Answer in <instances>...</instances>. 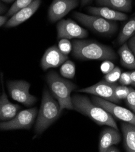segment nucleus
Returning a JSON list of instances; mask_svg holds the SVG:
<instances>
[{"instance_id": "0eeeda50", "label": "nucleus", "mask_w": 135, "mask_h": 152, "mask_svg": "<svg viewBox=\"0 0 135 152\" xmlns=\"http://www.w3.org/2000/svg\"><path fill=\"white\" fill-rule=\"evenodd\" d=\"M11 98L26 106L32 105L37 100L36 97L29 93L31 85L25 81H10L7 83Z\"/></svg>"}, {"instance_id": "2eb2a0df", "label": "nucleus", "mask_w": 135, "mask_h": 152, "mask_svg": "<svg viewBox=\"0 0 135 152\" xmlns=\"http://www.w3.org/2000/svg\"><path fill=\"white\" fill-rule=\"evenodd\" d=\"M87 10L90 13L93 15H96L110 21H124L128 18L126 13L107 7H88Z\"/></svg>"}, {"instance_id": "bb28decb", "label": "nucleus", "mask_w": 135, "mask_h": 152, "mask_svg": "<svg viewBox=\"0 0 135 152\" xmlns=\"http://www.w3.org/2000/svg\"><path fill=\"white\" fill-rule=\"evenodd\" d=\"M115 67L114 64L110 60H106L101 65L100 69L104 74H107Z\"/></svg>"}, {"instance_id": "c756f323", "label": "nucleus", "mask_w": 135, "mask_h": 152, "mask_svg": "<svg viewBox=\"0 0 135 152\" xmlns=\"http://www.w3.org/2000/svg\"><path fill=\"white\" fill-rule=\"evenodd\" d=\"M8 18L6 15H1L0 16V26L2 27L3 25L5 24L8 21Z\"/></svg>"}, {"instance_id": "ddd939ff", "label": "nucleus", "mask_w": 135, "mask_h": 152, "mask_svg": "<svg viewBox=\"0 0 135 152\" xmlns=\"http://www.w3.org/2000/svg\"><path fill=\"white\" fill-rule=\"evenodd\" d=\"M41 0H34L28 6L15 13L5 24V27L10 28L18 26L31 18L40 6Z\"/></svg>"}, {"instance_id": "9d476101", "label": "nucleus", "mask_w": 135, "mask_h": 152, "mask_svg": "<svg viewBox=\"0 0 135 152\" xmlns=\"http://www.w3.org/2000/svg\"><path fill=\"white\" fill-rule=\"evenodd\" d=\"M56 28L58 39H83L88 34L86 29L70 19L59 21L57 24Z\"/></svg>"}, {"instance_id": "6e6552de", "label": "nucleus", "mask_w": 135, "mask_h": 152, "mask_svg": "<svg viewBox=\"0 0 135 152\" xmlns=\"http://www.w3.org/2000/svg\"><path fill=\"white\" fill-rule=\"evenodd\" d=\"M91 98L95 104L107 111L113 116L124 122L135 125V113L133 112L100 97L93 96Z\"/></svg>"}, {"instance_id": "f257e3e1", "label": "nucleus", "mask_w": 135, "mask_h": 152, "mask_svg": "<svg viewBox=\"0 0 135 152\" xmlns=\"http://www.w3.org/2000/svg\"><path fill=\"white\" fill-rule=\"evenodd\" d=\"M73 56L81 60H110L117 58L113 49L103 44L91 40H74Z\"/></svg>"}, {"instance_id": "7ed1b4c3", "label": "nucleus", "mask_w": 135, "mask_h": 152, "mask_svg": "<svg viewBox=\"0 0 135 152\" xmlns=\"http://www.w3.org/2000/svg\"><path fill=\"white\" fill-rule=\"evenodd\" d=\"M61 112L58 101L52 93L45 88L35 127L36 134H40L47 129L59 118Z\"/></svg>"}, {"instance_id": "dca6fc26", "label": "nucleus", "mask_w": 135, "mask_h": 152, "mask_svg": "<svg viewBox=\"0 0 135 152\" xmlns=\"http://www.w3.org/2000/svg\"><path fill=\"white\" fill-rule=\"evenodd\" d=\"M20 109V106L10 102L3 88V93L0 98V119L6 121L13 119L17 115V112Z\"/></svg>"}, {"instance_id": "a211bd4d", "label": "nucleus", "mask_w": 135, "mask_h": 152, "mask_svg": "<svg viewBox=\"0 0 135 152\" xmlns=\"http://www.w3.org/2000/svg\"><path fill=\"white\" fill-rule=\"evenodd\" d=\"M96 2L99 6L121 12H128L132 9V0H96Z\"/></svg>"}, {"instance_id": "72a5a7b5", "label": "nucleus", "mask_w": 135, "mask_h": 152, "mask_svg": "<svg viewBox=\"0 0 135 152\" xmlns=\"http://www.w3.org/2000/svg\"><path fill=\"white\" fill-rule=\"evenodd\" d=\"M2 1H3L6 3H12V2L14 1L15 0H2Z\"/></svg>"}, {"instance_id": "cd10ccee", "label": "nucleus", "mask_w": 135, "mask_h": 152, "mask_svg": "<svg viewBox=\"0 0 135 152\" xmlns=\"http://www.w3.org/2000/svg\"><path fill=\"white\" fill-rule=\"evenodd\" d=\"M119 83L123 86H128L131 84V72H126L121 73V77L119 80Z\"/></svg>"}, {"instance_id": "f03ea898", "label": "nucleus", "mask_w": 135, "mask_h": 152, "mask_svg": "<svg viewBox=\"0 0 135 152\" xmlns=\"http://www.w3.org/2000/svg\"><path fill=\"white\" fill-rule=\"evenodd\" d=\"M74 109L88 116L99 125H105L118 130L113 116L103 108L91 102L86 96L74 95L72 96Z\"/></svg>"}, {"instance_id": "412c9836", "label": "nucleus", "mask_w": 135, "mask_h": 152, "mask_svg": "<svg viewBox=\"0 0 135 152\" xmlns=\"http://www.w3.org/2000/svg\"><path fill=\"white\" fill-rule=\"evenodd\" d=\"M76 72V67L74 63L70 60H67L63 64L60 69V73L63 77L72 79L74 78Z\"/></svg>"}, {"instance_id": "2f4dec72", "label": "nucleus", "mask_w": 135, "mask_h": 152, "mask_svg": "<svg viewBox=\"0 0 135 152\" xmlns=\"http://www.w3.org/2000/svg\"><path fill=\"white\" fill-rule=\"evenodd\" d=\"M131 85L135 87V70L131 72Z\"/></svg>"}, {"instance_id": "6ab92c4d", "label": "nucleus", "mask_w": 135, "mask_h": 152, "mask_svg": "<svg viewBox=\"0 0 135 152\" xmlns=\"http://www.w3.org/2000/svg\"><path fill=\"white\" fill-rule=\"evenodd\" d=\"M121 64L130 69H135V56L128 47V44L125 42L118 50Z\"/></svg>"}, {"instance_id": "4be33fe9", "label": "nucleus", "mask_w": 135, "mask_h": 152, "mask_svg": "<svg viewBox=\"0 0 135 152\" xmlns=\"http://www.w3.org/2000/svg\"><path fill=\"white\" fill-rule=\"evenodd\" d=\"M34 0H16L6 15L7 17H11L21 9L31 4Z\"/></svg>"}, {"instance_id": "20e7f679", "label": "nucleus", "mask_w": 135, "mask_h": 152, "mask_svg": "<svg viewBox=\"0 0 135 152\" xmlns=\"http://www.w3.org/2000/svg\"><path fill=\"white\" fill-rule=\"evenodd\" d=\"M47 82L51 93L60 105V110H73L71 94L77 88V86L62 77L54 71L47 75Z\"/></svg>"}, {"instance_id": "9b49d317", "label": "nucleus", "mask_w": 135, "mask_h": 152, "mask_svg": "<svg viewBox=\"0 0 135 152\" xmlns=\"http://www.w3.org/2000/svg\"><path fill=\"white\" fill-rule=\"evenodd\" d=\"M78 4L79 0H53L49 9L48 17L53 23L59 21Z\"/></svg>"}, {"instance_id": "393cba45", "label": "nucleus", "mask_w": 135, "mask_h": 152, "mask_svg": "<svg viewBox=\"0 0 135 152\" xmlns=\"http://www.w3.org/2000/svg\"><path fill=\"white\" fill-rule=\"evenodd\" d=\"M58 48L63 53L68 55L73 49V45L68 39L62 38L59 41Z\"/></svg>"}, {"instance_id": "473e14b6", "label": "nucleus", "mask_w": 135, "mask_h": 152, "mask_svg": "<svg viewBox=\"0 0 135 152\" xmlns=\"http://www.w3.org/2000/svg\"><path fill=\"white\" fill-rule=\"evenodd\" d=\"M93 0H81V4L82 6H86L90 3Z\"/></svg>"}, {"instance_id": "423d86ee", "label": "nucleus", "mask_w": 135, "mask_h": 152, "mask_svg": "<svg viewBox=\"0 0 135 152\" xmlns=\"http://www.w3.org/2000/svg\"><path fill=\"white\" fill-rule=\"evenodd\" d=\"M38 113L36 107L26 109L19 112L13 119L1 122L0 124L1 130H12L31 129Z\"/></svg>"}, {"instance_id": "1a4fd4ad", "label": "nucleus", "mask_w": 135, "mask_h": 152, "mask_svg": "<svg viewBox=\"0 0 135 152\" xmlns=\"http://www.w3.org/2000/svg\"><path fill=\"white\" fill-rule=\"evenodd\" d=\"M117 86L118 84L116 83H111L103 80L90 87L77 90V92L90 94L115 104H117L121 102L116 97L115 94V89Z\"/></svg>"}, {"instance_id": "c85d7f7f", "label": "nucleus", "mask_w": 135, "mask_h": 152, "mask_svg": "<svg viewBox=\"0 0 135 152\" xmlns=\"http://www.w3.org/2000/svg\"><path fill=\"white\" fill-rule=\"evenodd\" d=\"M128 45L135 56V35L128 40Z\"/></svg>"}, {"instance_id": "4468645a", "label": "nucleus", "mask_w": 135, "mask_h": 152, "mask_svg": "<svg viewBox=\"0 0 135 152\" xmlns=\"http://www.w3.org/2000/svg\"><path fill=\"white\" fill-rule=\"evenodd\" d=\"M122 136L117 129L112 127L104 129L100 135L99 142V151L106 152L112 145H116L121 141Z\"/></svg>"}, {"instance_id": "a878e982", "label": "nucleus", "mask_w": 135, "mask_h": 152, "mask_svg": "<svg viewBox=\"0 0 135 152\" xmlns=\"http://www.w3.org/2000/svg\"><path fill=\"white\" fill-rule=\"evenodd\" d=\"M126 104L131 111L135 113V90L131 88L130 93L126 99Z\"/></svg>"}, {"instance_id": "f3484780", "label": "nucleus", "mask_w": 135, "mask_h": 152, "mask_svg": "<svg viewBox=\"0 0 135 152\" xmlns=\"http://www.w3.org/2000/svg\"><path fill=\"white\" fill-rule=\"evenodd\" d=\"M121 129L126 151L135 152V125L124 122L121 124Z\"/></svg>"}, {"instance_id": "39448f33", "label": "nucleus", "mask_w": 135, "mask_h": 152, "mask_svg": "<svg viewBox=\"0 0 135 152\" xmlns=\"http://www.w3.org/2000/svg\"><path fill=\"white\" fill-rule=\"evenodd\" d=\"M73 17L80 23L98 34L110 36L117 29L116 21H110L96 15H88L80 12H74Z\"/></svg>"}, {"instance_id": "5701e85b", "label": "nucleus", "mask_w": 135, "mask_h": 152, "mask_svg": "<svg viewBox=\"0 0 135 152\" xmlns=\"http://www.w3.org/2000/svg\"><path fill=\"white\" fill-rule=\"evenodd\" d=\"M131 87H127L126 86H117L115 89V94L116 97L119 100H124L127 98L130 93Z\"/></svg>"}, {"instance_id": "aec40b11", "label": "nucleus", "mask_w": 135, "mask_h": 152, "mask_svg": "<svg viewBox=\"0 0 135 152\" xmlns=\"http://www.w3.org/2000/svg\"><path fill=\"white\" fill-rule=\"evenodd\" d=\"M135 35V17L128 20L122 28L118 37L117 42L119 45H123L130 38Z\"/></svg>"}, {"instance_id": "7c9ffc66", "label": "nucleus", "mask_w": 135, "mask_h": 152, "mask_svg": "<svg viewBox=\"0 0 135 152\" xmlns=\"http://www.w3.org/2000/svg\"><path fill=\"white\" fill-rule=\"evenodd\" d=\"M119 151H120L119 150L117 147H115L114 145L110 146L106 151V152H119Z\"/></svg>"}, {"instance_id": "b1692460", "label": "nucleus", "mask_w": 135, "mask_h": 152, "mask_svg": "<svg viewBox=\"0 0 135 152\" xmlns=\"http://www.w3.org/2000/svg\"><path fill=\"white\" fill-rule=\"evenodd\" d=\"M121 75V69L118 67H115L110 72L105 75L104 80L111 83H115L117 82V81H119Z\"/></svg>"}, {"instance_id": "f8f14e48", "label": "nucleus", "mask_w": 135, "mask_h": 152, "mask_svg": "<svg viewBox=\"0 0 135 152\" xmlns=\"http://www.w3.org/2000/svg\"><path fill=\"white\" fill-rule=\"evenodd\" d=\"M68 59L67 55L63 53L56 45H53L45 52L41 59V67L44 70L56 68L63 65Z\"/></svg>"}]
</instances>
